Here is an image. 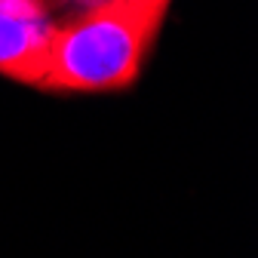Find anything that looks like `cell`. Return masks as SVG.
<instances>
[{"instance_id": "obj_1", "label": "cell", "mask_w": 258, "mask_h": 258, "mask_svg": "<svg viewBox=\"0 0 258 258\" xmlns=\"http://www.w3.org/2000/svg\"><path fill=\"white\" fill-rule=\"evenodd\" d=\"M160 19L133 0H99L80 19L52 31L40 89L105 92L136 83Z\"/></svg>"}, {"instance_id": "obj_2", "label": "cell", "mask_w": 258, "mask_h": 258, "mask_svg": "<svg viewBox=\"0 0 258 258\" xmlns=\"http://www.w3.org/2000/svg\"><path fill=\"white\" fill-rule=\"evenodd\" d=\"M52 31L55 25L40 0H0V74L40 86L49 64Z\"/></svg>"}, {"instance_id": "obj_3", "label": "cell", "mask_w": 258, "mask_h": 258, "mask_svg": "<svg viewBox=\"0 0 258 258\" xmlns=\"http://www.w3.org/2000/svg\"><path fill=\"white\" fill-rule=\"evenodd\" d=\"M133 4H139L145 13H151V16H157V19H163V13H166V7H169V0H133Z\"/></svg>"}, {"instance_id": "obj_4", "label": "cell", "mask_w": 258, "mask_h": 258, "mask_svg": "<svg viewBox=\"0 0 258 258\" xmlns=\"http://www.w3.org/2000/svg\"><path fill=\"white\" fill-rule=\"evenodd\" d=\"M86 4H99V0H86Z\"/></svg>"}]
</instances>
